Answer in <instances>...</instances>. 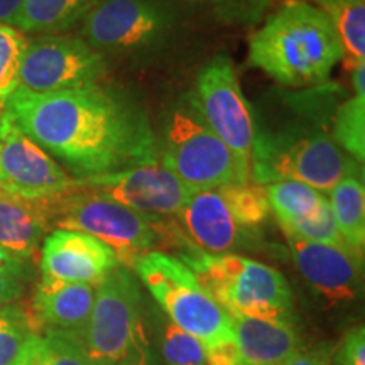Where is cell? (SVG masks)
I'll return each instance as SVG.
<instances>
[{"label": "cell", "instance_id": "6da1fadb", "mask_svg": "<svg viewBox=\"0 0 365 365\" xmlns=\"http://www.w3.org/2000/svg\"><path fill=\"white\" fill-rule=\"evenodd\" d=\"M6 113L78 180L159 163L158 137L144 108L115 88L98 83L33 93L17 86Z\"/></svg>", "mask_w": 365, "mask_h": 365}, {"label": "cell", "instance_id": "7a4b0ae2", "mask_svg": "<svg viewBox=\"0 0 365 365\" xmlns=\"http://www.w3.org/2000/svg\"><path fill=\"white\" fill-rule=\"evenodd\" d=\"M340 61L335 27L307 0H284L249 41L250 65L284 86L325 83Z\"/></svg>", "mask_w": 365, "mask_h": 365}, {"label": "cell", "instance_id": "3957f363", "mask_svg": "<svg viewBox=\"0 0 365 365\" xmlns=\"http://www.w3.org/2000/svg\"><path fill=\"white\" fill-rule=\"evenodd\" d=\"M346 176H364L362 164L322 130H255L250 178L266 186L296 181L328 195Z\"/></svg>", "mask_w": 365, "mask_h": 365}, {"label": "cell", "instance_id": "277c9868", "mask_svg": "<svg viewBox=\"0 0 365 365\" xmlns=\"http://www.w3.org/2000/svg\"><path fill=\"white\" fill-rule=\"evenodd\" d=\"M202 286L232 317L291 322L293 294L286 277L267 264L239 254H182Z\"/></svg>", "mask_w": 365, "mask_h": 365}, {"label": "cell", "instance_id": "5b68a950", "mask_svg": "<svg viewBox=\"0 0 365 365\" xmlns=\"http://www.w3.org/2000/svg\"><path fill=\"white\" fill-rule=\"evenodd\" d=\"M132 271L173 325L208 346L234 340V318L213 299L181 259L150 250L132 262Z\"/></svg>", "mask_w": 365, "mask_h": 365}, {"label": "cell", "instance_id": "8992f818", "mask_svg": "<svg viewBox=\"0 0 365 365\" xmlns=\"http://www.w3.org/2000/svg\"><path fill=\"white\" fill-rule=\"evenodd\" d=\"M158 158L161 166L193 190L252 181L250 168L205 124L188 98L164 120L158 137Z\"/></svg>", "mask_w": 365, "mask_h": 365}, {"label": "cell", "instance_id": "52a82bcc", "mask_svg": "<svg viewBox=\"0 0 365 365\" xmlns=\"http://www.w3.org/2000/svg\"><path fill=\"white\" fill-rule=\"evenodd\" d=\"M76 333L100 365L144 362L143 293L129 267L117 266L98 282L88 322Z\"/></svg>", "mask_w": 365, "mask_h": 365}, {"label": "cell", "instance_id": "ba28073f", "mask_svg": "<svg viewBox=\"0 0 365 365\" xmlns=\"http://www.w3.org/2000/svg\"><path fill=\"white\" fill-rule=\"evenodd\" d=\"M158 223L159 217L134 212L80 186L54 200L51 225L95 237L113 250L120 266L129 267L158 245Z\"/></svg>", "mask_w": 365, "mask_h": 365}, {"label": "cell", "instance_id": "9c48e42d", "mask_svg": "<svg viewBox=\"0 0 365 365\" xmlns=\"http://www.w3.org/2000/svg\"><path fill=\"white\" fill-rule=\"evenodd\" d=\"M171 24L158 0H98L81 21V39L102 56H129L161 44Z\"/></svg>", "mask_w": 365, "mask_h": 365}, {"label": "cell", "instance_id": "30bf717a", "mask_svg": "<svg viewBox=\"0 0 365 365\" xmlns=\"http://www.w3.org/2000/svg\"><path fill=\"white\" fill-rule=\"evenodd\" d=\"M105 58L81 38L43 34L27 41L17 86L33 93L78 90L98 85Z\"/></svg>", "mask_w": 365, "mask_h": 365}, {"label": "cell", "instance_id": "8fae6325", "mask_svg": "<svg viewBox=\"0 0 365 365\" xmlns=\"http://www.w3.org/2000/svg\"><path fill=\"white\" fill-rule=\"evenodd\" d=\"M188 102L205 124L223 140L245 166L250 168L255 124L250 105L244 97L234 63L217 56L196 76Z\"/></svg>", "mask_w": 365, "mask_h": 365}, {"label": "cell", "instance_id": "7c38bea8", "mask_svg": "<svg viewBox=\"0 0 365 365\" xmlns=\"http://www.w3.org/2000/svg\"><path fill=\"white\" fill-rule=\"evenodd\" d=\"M78 188V178L68 175L4 112L0 117V190L17 198L54 200Z\"/></svg>", "mask_w": 365, "mask_h": 365}, {"label": "cell", "instance_id": "4fadbf2b", "mask_svg": "<svg viewBox=\"0 0 365 365\" xmlns=\"http://www.w3.org/2000/svg\"><path fill=\"white\" fill-rule=\"evenodd\" d=\"M80 186L150 217L178 215L196 191L161 166V163L83 178Z\"/></svg>", "mask_w": 365, "mask_h": 365}, {"label": "cell", "instance_id": "5bb4252c", "mask_svg": "<svg viewBox=\"0 0 365 365\" xmlns=\"http://www.w3.org/2000/svg\"><path fill=\"white\" fill-rule=\"evenodd\" d=\"M284 237L299 274L328 304L333 307L357 298L362 289L364 257L350 249Z\"/></svg>", "mask_w": 365, "mask_h": 365}, {"label": "cell", "instance_id": "9a60e30c", "mask_svg": "<svg viewBox=\"0 0 365 365\" xmlns=\"http://www.w3.org/2000/svg\"><path fill=\"white\" fill-rule=\"evenodd\" d=\"M117 266L120 262L110 247L75 230L56 228L46 237L41 250V272L58 281L98 286Z\"/></svg>", "mask_w": 365, "mask_h": 365}, {"label": "cell", "instance_id": "2e32d148", "mask_svg": "<svg viewBox=\"0 0 365 365\" xmlns=\"http://www.w3.org/2000/svg\"><path fill=\"white\" fill-rule=\"evenodd\" d=\"M176 217L196 250L207 254H234L257 237L237 222L220 188L196 190Z\"/></svg>", "mask_w": 365, "mask_h": 365}, {"label": "cell", "instance_id": "e0dca14e", "mask_svg": "<svg viewBox=\"0 0 365 365\" xmlns=\"http://www.w3.org/2000/svg\"><path fill=\"white\" fill-rule=\"evenodd\" d=\"M97 286L41 277L33 298V318L44 330L81 331L88 322Z\"/></svg>", "mask_w": 365, "mask_h": 365}, {"label": "cell", "instance_id": "ac0fdd59", "mask_svg": "<svg viewBox=\"0 0 365 365\" xmlns=\"http://www.w3.org/2000/svg\"><path fill=\"white\" fill-rule=\"evenodd\" d=\"M234 318L239 365H282L299 352V335L291 322Z\"/></svg>", "mask_w": 365, "mask_h": 365}, {"label": "cell", "instance_id": "d6986e66", "mask_svg": "<svg viewBox=\"0 0 365 365\" xmlns=\"http://www.w3.org/2000/svg\"><path fill=\"white\" fill-rule=\"evenodd\" d=\"M54 200H26L0 191V247L33 257L53 223Z\"/></svg>", "mask_w": 365, "mask_h": 365}, {"label": "cell", "instance_id": "ffe728a7", "mask_svg": "<svg viewBox=\"0 0 365 365\" xmlns=\"http://www.w3.org/2000/svg\"><path fill=\"white\" fill-rule=\"evenodd\" d=\"M333 218L341 239L352 252L364 257L365 186L364 176H346L328 191Z\"/></svg>", "mask_w": 365, "mask_h": 365}, {"label": "cell", "instance_id": "44dd1931", "mask_svg": "<svg viewBox=\"0 0 365 365\" xmlns=\"http://www.w3.org/2000/svg\"><path fill=\"white\" fill-rule=\"evenodd\" d=\"M331 21L341 46V61L352 73L365 66V0H314Z\"/></svg>", "mask_w": 365, "mask_h": 365}, {"label": "cell", "instance_id": "7402d4cb", "mask_svg": "<svg viewBox=\"0 0 365 365\" xmlns=\"http://www.w3.org/2000/svg\"><path fill=\"white\" fill-rule=\"evenodd\" d=\"M98 0H26L14 27L24 34H59L83 21Z\"/></svg>", "mask_w": 365, "mask_h": 365}, {"label": "cell", "instance_id": "603a6c76", "mask_svg": "<svg viewBox=\"0 0 365 365\" xmlns=\"http://www.w3.org/2000/svg\"><path fill=\"white\" fill-rule=\"evenodd\" d=\"M354 95L336 108L331 139L344 153L362 164L365 158V66L352 71Z\"/></svg>", "mask_w": 365, "mask_h": 365}, {"label": "cell", "instance_id": "cb8c5ba5", "mask_svg": "<svg viewBox=\"0 0 365 365\" xmlns=\"http://www.w3.org/2000/svg\"><path fill=\"white\" fill-rule=\"evenodd\" d=\"M16 365H100L86 352L76 331L44 330L27 345Z\"/></svg>", "mask_w": 365, "mask_h": 365}, {"label": "cell", "instance_id": "d4e9b609", "mask_svg": "<svg viewBox=\"0 0 365 365\" xmlns=\"http://www.w3.org/2000/svg\"><path fill=\"white\" fill-rule=\"evenodd\" d=\"M269 208L279 225L308 220L318 215L327 203V195L296 181H276L266 185Z\"/></svg>", "mask_w": 365, "mask_h": 365}, {"label": "cell", "instance_id": "484cf974", "mask_svg": "<svg viewBox=\"0 0 365 365\" xmlns=\"http://www.w3.org/2000/svg\"><path fill=\"white\" fill-rule=\"evenodd\" d=\"M218 188H220L223 198H225L228 208L234 213L237 222L245 230L259 234V228L267 222L269 213H271L266 186L255 181H247L232 182V185H223Z\"/></svg>", "mask_w": 365, "mask_h": 365}, {"label": "cell", "instance_id": "4316f807", "mask_svg": "<svg viewBox=\"0 0 365 365\" xmlns=\"http://www.w3.org/2000/svg\"><path fill=\"white\" fill-rule=\"evenodd\" d=\"M39 333L33 314L12 303L0 308V365H16Z\"/></svg>", "mask_w": 365, "mask_h": 365}, {"label": "cell", "instance_id": "83f0119b", "mask_svg": "<svg viewBox=\"0 0 365 365\" xmlns=\"http://www.w3.org/2000/svg\"><path fill=\"white\" fill-rule=\"evenodd\" d=\"M24 33L12 26L0 24V117L6 112V103L17 88L19 66L27 46Z\"/></svg>", "mask_w": 365, "mask_h": 365}, {"label": "cell", "instance_id": "f1b7e54d", "mask_svg": "<svg viewBox=\"0 0 365 365\" xmlns=\"http://www.w3.org/2000/svg\"><path fill=\"white\" fill-rule=\"evenodd\" d=\"M33 257L0 247V308L16 303L33 279Z\"/></svg>", "mask_w": 365, "mask_h": 365}, {"label": "cell", "instance_id": "f546056e", "mask_svg": "<svg viewBox=\"0 0 365 365\" xmlns=\"http://www.w3.org/2000/svg\"><path fill=\"white\" fill-rule=\"evenodd\" d=\"M279 227L281 230L284 232V235H291V237H296V239L313 242V244H325V245H335V247L349 249L344 239H341L339 228H336L335 218H333L328 200L327 203L323 205V208L319 210L318 215H314L313 218L286 223V225H279Z\"/></svg>", "mask_w": 365, "mask_h": 365}, {"label": "cell", "instance_id": "4dcf8cb0", "mask_svg": "<svg viewBox=\"0 0 365 365\" xmlns=\"http://www.w3.org/2000/svg\"><path fill=\"white\" fill-rule=\"evenodd\" d=\"M161 352L168 365H207V349L202 341L171 322L164 327Z\"/></svg>", "mask_w": 365, "mask_h": 365}, {"label": "cell", "instance_id": "1f68e13d", "mask_svg": "<svg viewBox=\"0 0 365 365\" xmlns=\"http://www.w3.org/2000/svg\"><path fill=\"white\" fill-rule=\"evenodd\" d=\"M331 365H365V328L359 325L346 331L336 352L333 354Z\"/></svg>", "mask_w": 365, "mask_h": 365}, {"label": "cell", "instance_id": "d6a6232c", "mask_svg": "<svg viewBox=\"0 0 365 365\" xmlns=\"http://www.w3.org/2000/svg\"><path fill=\"white\" fill-rule=\"evenodd\" d=\"M333 350L330 345H318L312 350H299L282 365H331Z\"/></svg>", "mask_w": 365, "mask_h": 365}, {"label": "cell", "instance_id": "836d02e7", "mask_svg": "<svg viewBox=\"0 0 365 365\" xmlns=\"http://www.w3.org/2000/svg\"><path fill=\"white\" fill-rule=\"evenodd\" d=\"M207 365H239V352H237L235 340L208 346Z\"/></svg>", "mask_w": 365, "mask_h": 365}, {"label": "cell", "instance_id": "e575fe53", "mask_svg": "<svg viewBox=\"0 0 365 365\" xmlns=\"http://www.w3.org/2000/svg\"><path fill=\"white\" fill-rule=\"evenodd\" d=\"M24 2L26 0H0V24L14 27Z\"/></svg>", "mask_w": 365, "mask_h": 365}, {"label": "cell", "instance_id": "d590c367", "mask_svg": "<svg viewBox=\"0 0 365 365\" xmlns=\"http://www.w3.org/2000/svg\"><path fill=\"white\" fill-rule=\"evenodd\" d=\"M240 2L247 4V6H250V9H252L254 6H257V7L266 6V4L269 2V0H240Z\"/></svg>", "mask_w": 365, "mask_h": 365}, {"label": "cell", "instance_id": "8d00e7d4", "mask_svg": "<svg viewBox=\"0 0 365 365\" xmlns=\"http://www.w3.org/2000/svg\"><path fill=\"white\" fill-rule=\"evenodd\" d=\"M144 362H135V360H127V362H117V364H108V365H143Z\"/></svg>", "mask_w": 365, "mask_h": 365}, {"label": "cell", "instance_id": "74e56055", "mask_svg": "<svg viewBox=\"0 0 365 365\" xmlns=\"http://www.w3.org/2000/svg\"><path fill=\"white\" fill-rule=\"evenodd\" d=\"M313 2H314V0H313Z\"/></svg>", "mask_w": 365, "mask_h": 365}, {"label": "cell", "instance_id": "f35d334b", "mask_svg": "<svg viewBox=\"0 0 365 365\" xmlns=\"http://www.w3.org/2000/svg\"><path fill=\"white\" fill-rule=\"evenodd\" d=\"M0 191H2V190H0Z\"/></svg>", "mask_w": 365, "mask_h": 365}]
</instances>
